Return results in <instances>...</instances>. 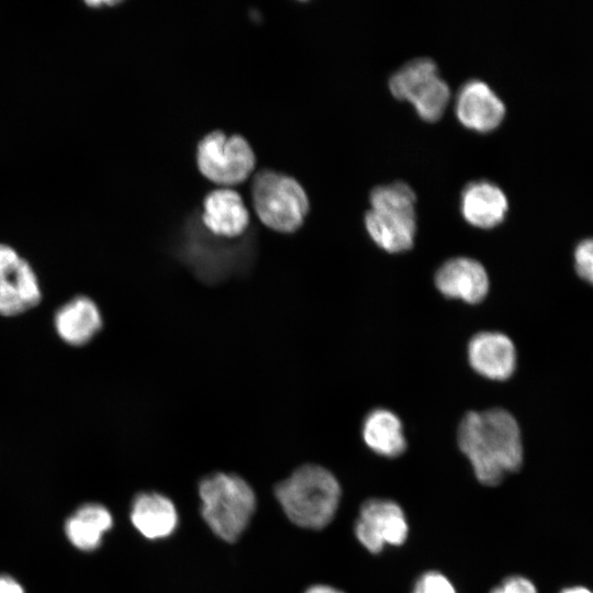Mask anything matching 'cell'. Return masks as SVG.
Masks as SVG:
<instances>
[{
  "label": "cell",
  "instance_id": "cell-24",
  "mask_svg": "<svg viewBox=\"0 0 593 593\" xmlns=\"http://www.w3.org/2000/svg\"><path fill=\"white\" fill-rule=\"evenodd\" d=\"M305 593H344L340 590H337L333 586H328L325 584H317L309 588Z\"/></svg>",
  "mask_w": 593,
  "mask_h": 593
},
{
  "label": "cell",
  "instance_id": "cell-3",
  "mask_svg": "<svg viewBox=\"0 0 593 593\" xmlns=\"http://www.w3.org/2000/svg\"><path fill=\"white\" fill-rule=\"evenodd\" d=\"M201 513L213 533L233 542L247 527L256 507L250 485L236 474L215 473L199 484Z\"/></svg>",
  "mask_w": 593,
  "mask_h": 593
},
{
  "label": "cell",
  "instance_id": "cell-15",
  "mask_svg": "<svg viewBox=\"0 0 593 593\" xmlns=\"http://www.w3.org/2000/svg\"><path fill=\"white\" fill-rule=\"evenodd\" d=\"M131 521L144 537L159 539L175 530L178 515L168 497L158 493H141L133 502Z\"/></svg>",
  "mask_w": 593,
  "mask_h": 593
},
{
  "label": "cell",
  "instance_id": "cell-1",
  "mask_svg": "<svg viewBox=\"0 0 593 593\" xmlns=\"http://www.w3.org/2000/svg\"><path fill=\"white\" fill-rule=\"evenodd\" d=\"M457 439L475 478L484 485L501 483L522 466L521 430L506 410L494 407L467 413L458 426Z\"/></svg>",
  "mask_w": 593,
  "mask_h": 593
},
{
  "label": "cell",
  "instance_id": "cell-2",
  "mask_svg": "<svg viewBox=\"0 0 593 593\" xmlns=\"http://www.w3.org/2000/svg\"><path fill=\"white\" fill-rule=\"evenodd\" d=\"M275 495L293 524L321 529L334 518L340 486L327 469L304 465L276 485Z\"/></svg>",
  "mask_w": 593,
  "mask_h": 593
},
{
  "label": "cell",
  "instance_id": "cell-8",
  "mask_svg": "<svg viewBox=\"0 0 593 593\" xmlns=\"http://www.w3.org/2000/svg\"><path fill=\"white\" fill-rule=\"evenodd\" d=\"M455 111L465 127L479 133L492 132L505 116L501 98L480 79H470L460 87Z\"/></svg>",
  "mask_w": 593,
  "mask_h": 593
},
{
  "label": "cell",
  "instance_id": "cell-22",
  "mask_svg": "<svg viewBox=\"0 0 593 593\" xmlns=\"http://www.w3.org/2000/svg\"><path fill=\"white\" fill-rule=\"evenodd\" d=\"M490 593H537L532 581L519 575L508 577Z\"/></svg>",
  "mask_w": 593,
  "mask_h": 593
},
{
  "label": "cell",
  "instance_id": "cell-13",
  "mask_svg": "<svg viewBox=\"0 0 593 593\" xmlns=\"http://www.w3.org/2000/svg\"><path fill=\"white\" fill-rule=\"evenodd\" d=\"M202 222L214 236L234 238L246 231L249 214L237 192L217 189L204 198Z\"/></svg>",
  "mask_w": 593,
  "mask_h": 593
},
{
  "label": "cell",
  "instance_id": "cell-7",
  "mask_svg": "<svg viewBox=\"0 0 593 593\" xmlns=\"http://www.w3.org/2000/svg\"><path fill=\"white\" fill-rule=\"evenodd\" d=\"M407 533L405 515L395 502L370 499L362 503L355 523V535L370 552H381L387 544L402 545Z\"/></svg>",
  "mask_w": 593,
  "mask_h": 593
},
{
  "label": "cell",
  "instance_id": "cell-9",
  "mask_svg": "<svg viewBox=\"0 0 593 593\" xmlns=\"http://www.w3.org/2000/svg\"><path fill=\"white\" fill-rule=\"evenodd\" d=\"M365 226L377 246L388 253L412 248L416 232L415 208L377 205L365 215Z\"/></svg>",
  "mask_w": 593,
  "mask_h": 593
},
{
  "label": "cell",
  "instance_id": "cell-4",
  "mask_svg": "<svg viewBox=\"0 0 593 593\" xmlns=\"http://www.w3.org/2000/svg\"><path fill=\"white\" fill-rule=\"evenodd\" d=\"M255 211L260 221L275 231L292 233L309 211L307 195L292 177L272 170H260L251 187Z\"/></svg>",
  "mask_w": 593,
  "mask_h": 593
},
{
  "label": "cell",
  "instance_id": "cell-14",
  "mask_svg": "<svg viewBox=\"0 0 593 593\" xmlns=\"http://www.w3.org/2000/svg\"><path fill=\"white\" fill-rule=\"evenodd\" d=\"M102 324L98 305L85 295L70 299L54 315L57 335L71 346L88 344L99 333Z\"/></svg>",
  "mask_w": 593,
  "mask_h": 593
},
{
  "label": "cell",
  "instance_id": "cell-16",
  "mask_svg": "<svg viewBox=\"0 0 593 593\" xmlns=\"http://www.w3.org/2000/svg\"><path fill=\"white\" fill-rule=\"evenodd\" d=\"M362 437L376 454L395 458L406 449V439L400 418L389 410L371 411L362 424Z\"/></svg>",
  "mask_w": 593,
  "mask_h": 593
},
{
  "label": "cell",
  "instance_id": "cell-10",
  "mask_svg": "<svg viewBox=\"0 0 593 593\" xmlns=\"http://www.w3.org/2000/svg\"><path fill=\"white\" fill-rule=\"evenodd\" d=\"M468 360L480 376L503 381L515 371L516 348L512 339L503 333L481 332L469 342Z\"/></svg>",
  "mask_w": 593,
  "mask_h": 593
},
{
  "label": "cell",
  "instance_id": "cell-11",
  "mask_svg": "<svg viewBox=\"0 0 593 593\" xmlns=\"http://www.w3.org/2000/svg\"><path fill=\"white\" fill-rule=\"evenodd\" d=\"M438 291L450 299L475 304L489 291V277L481 262L469 257H456L444 262L435 275Z\"/></svg>",
  "mask_w": 593,
  "mask_h": 593
},
{
  "label": "cell",
  "instance_id": "cell-20",
  "mask_svg": "<svg viewBox=\"0 0 593 593\" xmlns=\"http://www.w3.org/2000/svg\"><path fill=\"white\" fill-rule=\"evenodd\" d=\"M574 268L580 278L593 284V238L583 239L575 247Z\"/></svg>",
  "mask_w": 593,
  "mask_h": 593
},
{
  "label": "cell",
  "instance_id": "cell-25",
  "mask_svg": "<svg viewBox=\"0 0 593 593\" xmlns=\"http://www.w3.org/2000/svg\"><path fill=\"white\" fill-rule=\"evenodd\" d=\"M561 593H592V592L585 588L575 586V588L566 589Z\"/></svg>",
  "mask_w": 593,
  "mask_h": 593
},
{
  "label": "cell",
  "instance_id": "cell-17",
  "mask_svg": "<svg viewBox=\"0 0 593 593\" xmlns=\"http://www.w3.org/2000/svg\"><path fill=\"white\" fill-rule=\"evenodd\" d=\"M112 515L108 508L89 503L80 506L66 521L65 533L76 548L91 551L100 546L103 534L112 527Z\"/></svg>",
  "mask_w": 593,
  "mask_h": 593
},
{
  "label": "cell",
  "instance_id": "cell-12",
  "mask_svg": "<svg viewBox=\"0 0 593 593\" xmlns=\"http://www.w3.org/2000/svg\"><path fill=\"white\" fill-rule=\"evenodd\" d=\"M508 211L503 190L489 180L468 183L460 195V212L472 226L490 230L500 225Z\"/></svg>",
  "mask_w": 593,
  "mask_h": 593
},
{
  "label": "cell",
  "instance_id": "cell-23",
  "mask_svg": "<svg viewBox=\"0 0 593 593\" xmlns=\"http://www.w3.org/2000/svg\"><path fill=\"white\" fill-rule=\"evenodd\" d=\"M0 593H24L23 588L10 575H0Z\"/></svg>",
  "mask_w": 593,
  "mask_h": 593
},
{
  "label": "cell",
  "instance_id": "cell-19",
  "mask_svg": "<svg viewBox=\"0 0 593 593\" xmlns=\"http://www.w3.org/2000/svg\"><path fill=\"white\" fill-rule=\"evenodd\" d=\"M436 75H438V67L433 59L414 58L392 74L389 79V89L396 99L407 101L419 86Z\"/></svg>",
  "mask_w": 593,
  "mask_h": 593
},
{
  "label": "cell",
  "instance_id": "cell-21",
  "mask_svg": "<svg viewBox=\"0 0 593 593\" xmlns=\"http://www.w3.org/2000/svg\"><path fill=\"white\" fill-rule=\"evenodd\" d=\"M413 593H456V590L444 574L428 571L415 582Z\"/></svg>",
  "mask_w": 593,
  "mask_h": 593
},
{
  "label": "cell",
  "instance_id": "cell-5",
  "mask_svg": "<svg viewBox=\"0 0 593 593\" xmlns=\"http://www.w3.org/2000/svg\"><path fill=\"white\" fill-rule=\"evenodd\" d=\"M198 167L203 176L219 184H237L255 167V155L245 138L226 136L215 131L205 135L198 145Z\"/></svg>",
  "mask_w": 593,
  "mask_h": 593
},
{
  "label": "cell",
  "instance_id": "cell-6",
  "mask_svg": "<svg viewBox=\"0 0 593 593\" xmlns=\"http://www.w3.org/2000/svg\"><path fill=\"white\" fill-rule=\"evenodd\" d=\"M42 300L37 276L16 250L0 244V315L15 316Z\"/></svg>",
  "mask_w": 593,
  "mask_h": 593
},
{
  "label": "cell",
  "instance_id": "cell-18",
  "mask_svg": "<svg viewBox=\"0 0 593 593\" xmlns=\"http://www.w3.org/2000/svg\"><path fill=\"white\" fill-rule=\"evenodd\" d=\"M449 99L450 88L438 74L418 87L407 101L422 120L436 122L444 114Z\"/></svg>",
  "mask_w": 593,
  "mask_h": 593
}]
</instances>
